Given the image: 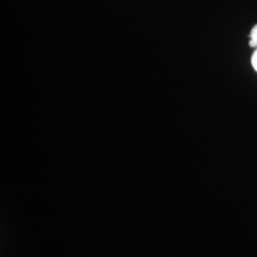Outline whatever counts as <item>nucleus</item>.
I'll use <instances>...</instances> for the list:
<instances>
[{"instance_id": "obj_1", "label": "nucleus", "mask_w": 257, "mask_h": 257, "mask_svg": "<svg viewBox=\"0 0 257 257\" xmlns=\"http://www.w3.org/2000/svg\"><path fill=\"white\" fill-rule=\"evenodd\" d=\"M250 46L257 49V24L250 31Z\"/></svg>"}, {"instance_id": "obj_2", "label": "nucleus", "mask_w": 257, "mask_h": 257, "mask_svg": "<svg viewBox=\"0 0 257 257\" xmlns=\"http://www.w3.org/2000/svg\"><path fill=\"white\" fill-rule=\"evenodd\" d=\"M251 63H252L253 69L257 72V49H255V53H253V55L251 57Z\"/></svg>"}]
</instances>
